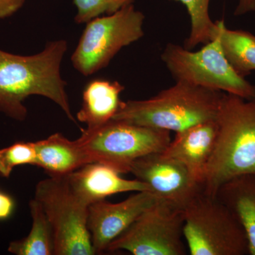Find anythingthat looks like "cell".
<instances>
[{"mask_svg":"<svg viewBox=\"0 0 255 255\" xmlns=\"http://www.w3.org/2000/svg\"><path fill=\"white\" fill-rule=\"evenodd\" d=\"M68 42L57 40L31 55L13 54L0 49V112L18 122L28 115L24 102L38 95L53 101L74 124L77 120L70 109L60 67L68 50Z\"/></svg>","mask_w":255,"mask_h":255,"instance_id":"cell-1","label":"cell"},{"mask_svg":"<svg viewBox=\"0 0 255 255\" xmlns=\"http://www.w3.org/2000/svg\"><path fill=\"white\" fill-rule=\"evenodd\" d=\"M216 121L217 141L203 182L211 196L233 178L255 174V98L224 93Z\"/></svg>","mask_w":255,"mask_h":255,"instance_id":"cell-2","label":"cell"},{"mask_svg":"<svg viewBox=\"0 0 255 255\" xmlns=\"http://www.w3.org/2000/svg\"><path fill=\"white\" fill-rule=\"evenodd\" d=\"M224 93L177 81L148 100L123 102L113 119L177 132L216 119Z\"/></svg>","mask_w":255,"mask_h":255,"instance_id":"cell-3","label":"cell"},{"mask_svg":"<svg viewBox=\"0 0 255 255\" xmlns=\"http://www.w3.org/2000/svg\"><path fill=\"white\" fill-rule=\"evenodd\" d=\"M170 132L125 121L82 130L78 140L87 162L108 166L119 174L130 173L136 159L162 152L170 142Z\"/></svg>","mask_w":255,"mask_h":255,"instance_id":"cell-4","label":"cell"},{"mask_svg":"<svg viewBox=\"0 0 255 255\" xmlns=\"http://www.w3.org/2000/svg\"><path fill=\"white\" fill-rule=\"evenodd\" d=\"M183 213L184 237L191 255L249 254L243 226L216 196L203 191L183 209Z\"/></svg>","mask_w":255,"mask_h":255,"instance_id":"cell-5","label":"cell"},{"mask_svg":"<svg viewBox=\"0 0 255 255\" xmlns=\"http://www.w3.org/2000/svg\"><path fill=\"white\" fill-rule=\"evenodd\" d=\"M161 58L176 81L189 82L245 100L255 98V85L238 75L226 58L220 39L219 26L216 37L200 50L192 52L168 43Z\"/></svg>","mask_w":255,"mask_h":255,"instance_id":"cell-6","label":"cell"},{"mask_svg":"<svg viewBox=\"0 0 255 255\" xmlns=\"http://www.w3.org/2000/svg\"><path fill=\"white\" fill-rule=\"evenodd\" d=\"M144 21L142 12L130 4L89 21L71 55L73 66L86 77L106 68L122 48L144 36Z\"/></svg>","mask_w":255,"mask_h":255,"instance_id":"cell-7","label":"cell"},{"mask_svg":"<svg viewBox=\"0 0 255 255\" xmlns=\"http://www.w3.org/2000/svg\"><path fill=\"white\" fill-rule=\"evenodd\" d=\"M34 199L53 229L54 255H95L87 227L89 206L75 194L67 177L38 182Z\"/></svg>","mask_w":255,"mask_h":255,"instance_id":"cell-8","label":"cell"},{"mask_svg":"<svg viewBox=\"0 0 255 255\" xmlns=\"http://www.w3.org/2000/svg\"><path fill=\"white\" fill-rule=\"evenodd\" d=\"M183 209L159 199L119 238L107 252L125 251L134 255H185Z\"/></svg>","mask_w":255,"mask_h":255,"instance_id":"cell-9","label":"cell"},{"mask_svg":"<svg viewBox=\"0 0 255 255\" xmlns=\"http://www.w3.org/2000/svg\"><path fill=\"white\" fill-rule=\"evenodd\" d=\"M130 173L145 183L159 199L184 209L203 192L202 185L179 161L163 152L149 154L136 159Z\"/></svg>","mask_w":255,"mask_h":255,"instance_id":"cell-10","label":"cell"},{"mask_svg":"<svg viewBox=\"0 0 255 255\" xmlns=\"http://www.w3.org/2000/svg\"><path fill=\"white\" fill-rule=\"evenodd\" d=\"M158 200L150 191H143L116 204L104 199L90 204L87 227L95 254L107 252L111 243Z\"/></svg>","mask_w":255,"mask_h":255,"instance_id":"cell-11","label":"cell"},{"mask_svg":"<svg viewBox=\"0 0 255 255\" xmlns=\"http://www.w3.org/2000/svg\"><path fill=\"white\" fill-rule=\"evenodd\" d=\"M216 119L206 121L175 132L162 152L182 162L203 187L204 177L217 141Z\"/></svg>","mask_w":255,"mask_h":255,"instance_id":"cell-12","label":"cell"},{"mask_svg":"<svg viewBox=\"0 0 255 255\" xmlns=\"http://www.w3.org/2000/svg\"><path fill=\"white\" fill-rule=\"evenodd\" d=\"M120 174L105 164L92 162L69 174L67 179L75 194L88 206L119 193L150 191L145 183L124 179Z\"/></svg>","mask_w":255,"mask_h":255,"instance_id":"cell-13","label":"cell"},{"mask_svg":"<svg viewBox=\"0 0 255 255\" xmlns=\"http://www.w3.org/2000/svg\"><path fill=\"white\" fill-rule=\"evenodd\" d=\"M124 89L117 81L94 80L89 82L82 93V108L77 114L79 122L86 124L87 128L108 123L122 107L120 95Z\"/></svg>","mask_w":255,"mask_h":255,"instance_id":"cell-14","label":"cell"},{"mask_svg":"<svg viewBox=\"0 0 255 255\" xmlns=\"http://www.w3.org/2000/svg\"><path fill=\"white\" fill-rule=\"evenodd\" d=\"M35 146L33 165L43 169L50 177H67L88 164L78 140H70L60 132L35 142Z\"/></svg>","mask_w":255,"mask_h":255,"instance_id":"cell-15","label":"cell"},{"mask_svg":"<svg viewBox=\"0 0 255 255\" xmlns=\"http://www.w3.org/2000/svg\"><path fill=\"white\" fill-rule=\"evenodd\" d=\"M216 196L236 215L246 232L249 254L255 255V174L228 181L219 188Z\"/></svg>","mask_w":255,"mask_h":255,"instance_id":"cell-16","label":"cell"},{"mask_svg":"<svg viewBox=\"0 0 255 255\" xmlns=\"http://www.w3.org/2000/svg\"><path fill=\"white\" fill-rule=\"evenodd\" d=\"M31 229L26 237L11 242L8 251L16 255H53L55 243L53 229L41 204L36 199L29 202Z\"/></svg>","mask_w":255,"mask_h":255,"instance_id":"cell-17","label":"cell"},{"mask_svg":"<svg viewBox=\"0 0 255 255\" xmlns=\"http://www.w3.org/2000/svg\"><path fill=\"white\" fill-rule=\"evenodd\" d=\"M220 39L226 58L238 75L246 78L255 70V36L242 30L229 29L218 21Z\"/></svg>","mask_w":255,"mask_h":255,"instance_id":"cell-18","label":"cell"},{"mask_svg":"<svg viewBox=\"0 0 255 255\" xmlns=\"http://www.w3.org/2000/svg\"><path fill=\"white\" fill-rule=\"evenodd\" d=\"M179 1L187 8L191 19L190 34L184 43V48L191 50L199 44H206L217 35L219 26L210 17L211 0H171Z\"/></svg>","mask_w":255,"mask_h":255,"instance_id":"cell-19","label":"cell"},{"mask_svg":"<svg viewBox=\"0 0 255 255\" xmlns=\"http://www.w3.org/2000/svg\"><path fill=\"white\" fill-rule=\"evenodd\" d=\"M36 157L35 142H18L0 149V176L7 179L14 167L22 164L33 165Z\"/></svg>","mask_w":255,"mask_h":255,"instance_id":"cell-20","label":"cell"},{"mask_svg":"<svg viewBox=\"0 0 255 255\" xmlns=\"http://www.w3.org/2000/svg\"><path fill=\"white\" fill-rule=\"evenodd\" d=\"M135 0H73L77 9L75 22L87 23L102 15L112 14L128 5L133 4Z\"/></svg>","mask_w":255,"mask_h":255,"instance_id":"cell-21","label":"cell"},{"mask_svg":"<svg viewBox=\"0 0 255 255\" xmlns=\"http://www.w3.org/2000/svg\"><path fill=\"white\" fill-rule=\"evenodd\" d=\"M26 0H0V19L9 18L23 7Z\"/></svg>","mask_w":255,"mask_h":255,"instance_id":"cell-22","label":"cell"},{"mask_svg":"<svg viewBox=\"0 0 255 255\" xmlns=\"http://www.w3.org/2000/svg\"><path fill=\"white\" fill-rule=\"evenodd\" d=\"M14 209V202L12 198L0 191V221L9 218Z\"/></svg>","mask_w":255,"mask_h":255,"instance_id":"cell-23","label":"cell"},{"mask_svg":"<svg viewBox=\"0 0 255 255\" xmlns=\"http://www.w3.org/2000/svg\"><path fill=\"white\" fill-rule=\"evenodd\" d=\"M255 11V0H238L235 9V16H243Z\"/></svg>","mask_w":255,"mask_h":255,"instance_id":"cell-24","label":"cell"}]
</instances>
